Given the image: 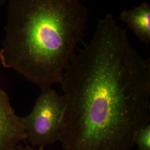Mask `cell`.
<instances>
[{
	"mask_svg": "<svg viewBox=\"0 0 150 150\" xmlns=\"http://www.w3.org/2000/svg\"><path fill=\"white\" fill-rule=\"evenodd\" d=\"M66 101L63 150H131L150 124V61L111 13L73 54L59 83Z\"/></svg>",
	"mask_w": 150,
	"mask_h": 150,
	"instance_id": "cell-1",
	"label": "cell"
},
{
	"mask_svg": "<svg viewBox=\"0 0 150 150\" xmlns=\"http://www.w3.org/2000/svg\"><path fill=\"white\" fill-rule=\"evenodd\" d=\"M88 12L78 0H10L0 61L40 87L60 83Z\"/></svg>",
	"mask_w": 150,
	"mask_h": 150,
	"instance_id": "cell-2",
	"label": "cell"
},
{
	"mask_svg": "<svg viewBox=\"0 0 150 150\" xmlns=\"http://www.w3.org/2000/svg\"><path fill=\"white\" fill-rule=\"evenodd\" d=\"M66 108L64 95L52 88L41 92L31 112L23 117L27 139L32 147H43L59 141Z\"/></svg>",
	"mask_w": 150,
	"mask_h": 150,
	"instance_id": "cell-3",
	"label": "cell"
},
{
	"mask_svg": "<svg viewBox=\"0 0 150 150\" xmlns=\"http://www.w3.org/2000/svg\"><path fill=\"white\" fill-rule=\"evenodd\" d=\"M26 139L23 117L16 115L8 95L0 90V150H13Z\"/></svg>",
	"mask_w": 150,
	"mask_h": 150,
	"instance_id": "cell-4",
	"label": "cell"
},
{
	"mask_svg": "<svg viewBox=\"0 0 150 150\" xmlns=\"http://www.w3.org/2000/svg\"><path fill=\"white\" fill-rule=\"evenodd\" d=\"M120 20L132 31L139 40L150 43V5L146 2L131 9L122 11Z\"/></svg>",
	"mask_w": 150,
	"mask_h": 150,
	"instance_id": "cell-5",
	"label": "cell"
},
{
	"mask_svg": "<svg viewBox=\"0 0 150 150\" xmlns=\"http://www.w3.org/2000/svg\"><path fill=\"white\" fill-rule=\"evenodd\" d=\"M134 144L139 150H150V124L136 131L134 137Z\"/></svg>",
	"mask_w": 150,
	"mask_h": 150,
	"instance_id": "cell-6",
	"label": "cell"
},
{
	"mask_svg": "<svg viewBox=\"0 0 150 150\" xmlns=\"http://www.w3.org/2000/svg\"><path fill=\"white\" fill-rule=\"evenodd\" d=\"M13 150H45V148L43 147H38V149H35L33 147L30 146H17L16 148Z\"/></svg>",
	"mask_w": 150,
	"mask_h": 150,
	"instance_id": "cell-7",
	"label": "cell"
},
{
	"mask_svg": "<svg viewBox=\"0 0 150 150\" xmlns=\"http://www.w3.org/2000/svg\"><path fill=\"white\" fill-rule=\"evenodd\" d=\"M4 3H5V1H4V0H0V6L3 5Z\"/></svg>",
	"mask_w": 150,
	"mask_h": 150,
	"instance_id": "cell-8",
	"label": "cell"
}]
</instances>
